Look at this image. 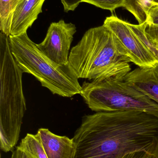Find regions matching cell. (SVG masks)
Listing matches in <instances>:
<instances>
[{"label":"cell","mask_w":158,"mask_h":158,"mask_svg":"<svg viewBox=\"0 0 158 158\" xmlns=\"http://www.w3.org/2000/svg\"><path fill=\"white\" fill-rule=\"evenodd\" d=\"M73 158H117L145 151L158 157V118L140 111L86 115L73 138Z\"/></svg>","instance_id":"6da1fadb"},{"label":"cell","mask_w":158,"mask_h":158,"mask_svg":"<svg viewBox=\"0 0 158 158\" xmlns=\"http://www.w3.org/2000/svg\"><path fill=\"white\" fill-rule=\"evenodd\" d=\"M126 49L105 25L89 29L71 48L69 63L79 79H123L131 71Z\"/></svg>","instance_id":"7a4b0ae2"},{"label":"cell","mask_w":158,"mask_h":158,"mask_svg":"<svg viewBox=\"0 0 158 158\" xmlns=\"http://www.w3.org/2000/svg\"><path fill=\"white\" fill-rule=\"evenodd\" d=\"M23 73L12 54L9 36L0 32V148L5 153L17 143L27 110Z\"/></svg>","instance_id":"3957f363"},{"label":"cell","mask_w":158,"mask_h":158,"mask_svg":"<svg viewBox=\"0 0 158 158\" xmlns=\"http://www.w3.org/2000/svg\"><path fill=\"white\" fill-rule=\"evenodd\" d=\"M12 54L23 73L35 77L53 94L70 98L80 94L82 85L69 64L60 66L45 55L27 32L9 36Z\"/></svg>","instance_id":"277c9868"},{"label":"cell","mask_w":158,"mask_h":158,"mask_svg":"<svg viewBox=\"0 0 158 158\" xmlns=\"http://www.w3.org/2000/svg\"><path fill=\"white\" fill-rule=\"evenodd\" d=\"M81 96L95 112L140 111L158 118V104L127 83L123 79L85 81Z\"/></svg>","instance_id":"5b68a950"},{"label":"cell","mask_w":158,"mask_h":158,"mask_svg":"<svg viewBox=\"0 0 158 158\" xmlns=\"http://www.w3.org/2000/svg\"><path fill=\"white\" fill-rule=\"evenodd\" d=\"M103 25L117 37L132 63L141 68L152 67L158 64L156 57L139 40L128 22L112 15L107 17Z\"/></svg>","instance_id":"8992f818"},{"label":"cell","mask_w":158,"mask_h":158,"mask_svg":"<svg viewBox=\"0 0 158 158\" xmlns=\"http://www.w3.org/2000/svg\"><path fill=\"white\" fill-rule=\"evenodd\" d=\"M77 31L76 26L61 19L50 24L44 40L37 44L38 49L48 58L60 66L69 64V51L74 36Z\"/></svg>","instance_id":"52a82bcc"},{"label":"cell","mask_w":158,"mask_h":158,"mask_svg":"<svg viewBox=\"0 0 158 158\" xmlns=\"http://www.w3.org/2000/svg\"><path fill=\"white\" fill-rule=\"evenodd\" d=\"M45 1L20 0L14 12L10 36H18L27 32L42 13Z\"/></svg>","instance_id":"ba28073f"},{"label":"cell","mask_w":158,"mask_h":158,"mask_svg":"<svg viewBox=\"0 0 158 158\" xmlns=\"http://www.w3.org/2000/svg\"><path fill=\"white\" fill-rule=\"evenodd\" d=\"M124 81L158 104V64L151 68L134 69Z\"/></svg>","instance_id":"9c48e42d"},{"label":"cell","mask_w":158,"mask_h":158,"mask_svg":"<svg viewBox=\"0 0 158 158\" xmlns=\"http://www.w3.org/2000/svg\"><path fill=\"white\" fill-rule=\"evenodd\" d=\"M39 135L48 158H73L75 146L73 139L57 135L48 129L41 128Z\"/></svg>","instance_id":"30bf717a"},{"label":"cell","mask_w":158,"mask_h":158,"mask_svg":"<svg viewBox=\"0 0 158 158\" xmlns=\"http://www.w3.org/2000/svg\"><path fill=\"white\" fill-rule=\"evenodd\" d=\"M20 0H0V31L10 35L11 24L14 12Z\"/></svg>","instance_id":"8fae6325"},{"label":"cell","mask_w":158,"mask_h":158,"mask_svg":"<svg viewBox=\"0 0 158 158\" xmlns=\"http://www.w3.org/2000/svg\"><path fill=\"white\" fill-rule=\"evenodd\" d=\"M19 147L32 158H48L41 138L37 134H27L26 136L21 140Z\"/></svg>","instance_id":"7c38bea8"},{"label":"cell","mask_w":158,"mask_h":158,"mask_svg":"<svg viewBox=\"0 0 158 158\" xmlns=\"http://www.w3.org/2000/svg\"><path fill=\"white\" fill-rule=\"evenodd\" d=\"M153 4V0H124L123 7L134 16L139 24H142L146 22Z\"/></svg>","instance_id":"4fadbf2b"},{"label":"cell","mask_w":158,"mask_h":158,"mask_svg":"<svg viewBox=\"0 0 158 158\" xmlns=\"http://www.w3.org/2000/svg\"><path fill=\"white\" fill-rule=\"evenodd\" d=\"M132 30L147 48L154 55L158 60V45L146 31V22L142 24L134 25L129 23Z\"/></svg>","instance_id":"5bb4252c"},{"label":"cell","mask_w":158,"mask_h":158,"mask_svg":"<svg viewBox=\"0 0 158 158\" xmlns=\"http://www.w3.org/2000/svg\"><path fill=\"white\" fill-rule=\"evenodd\" d=\"M147 25L158 27V4L154 3L149 10L146 21Z\"/></svg>","instance_id":"9a60e30c"},{"label":"cell","mask_w":158,"mask_h":158,"mask_svg":"<svg viewBox=\"0 0 158 158\" xmlns=\"http://www.w3.org/2000/svg\"><path fill=\"white\" fill-rule=\"evenodd\" d=\"M117 158H158L145 151H136L129 152L120 156Z\"/></svg>","instance_id":"2e32d148"},{"label":"cell","mask_w":158,"mask_h":158,"mask_svg":"<svg viewBox=\"0 0 158 158\" xmlns=\"http://www.w3.org/2000/svg\"><path fill=\"white\" fill-rule=\"evenodd\" d=\"M145 30L150 38L158 45V27L147 25L146 23Z\"/></svg>","instance_id":"e0dca14e"},{"label":"cell","mask_w":158,"mask_h":158,"mask_svg":"<svg viewBox=\"0 0 158 158\" xmlns=\"http://www.w3.org/2000/svg\"><path fill=\"white\" fill-rule=\"evenodd\" d=\"M11 158H33L28 155L27 153L21 150L19 147L17 146L15 149L12 152Z\"/></svg>","instance_id":"ac0fdd59"},{"label":"cell","mask_w":158,"mask_h":158,"mask_svg":"<svg viewBox=\"0 0 158 158\" xmlns=\"http://www.w3.org/2000/svg\"><path fill=\"white\" fill-rule=\"evenodd\" d=\"M70 1L71 0H61V2H62L64 9L67 8L70 3Z\"/></svg>","instance_id":"d6986e66"},{"label":"cell","mask_w":158,"mask_h":158,"mask_svg":"<svg viewBox=\"0 0 158 158\" xmlns=\"http://www.w3.org/2000/svg\"><path fill=\"white\" fill-rule=\"evenodd\" d=\"M153 2L158 4V0H153Z\"/></svg>","instance_id":"ffe728a7"}]
</instances>
